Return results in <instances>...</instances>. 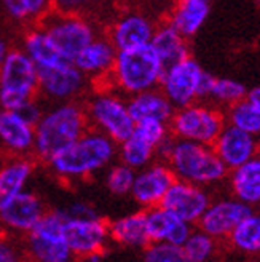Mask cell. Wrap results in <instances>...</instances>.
<instances>
[{"instance_id": "cell-1", "label": "cell", "mask_w": 260, "mask_h": 262, "mask_svg": "<svg viewBox=\"0 0 260 262\" xmlns=\"http://www.w3.org/2000/svg\"><path fill=\"white\" fill-rule=\"evenodd\" d=\"M88 115L83 106L64 102L43 114L35 125L34 152L38 159L50 162L53 157L66 150L89 129Z\"/></svg>"}, {"instance_id": "cell-2", "label": "cell", "mask_w": 260, "mask_h": 262, "mask_svg": "<svg viewBox=\"0 0 260 262\" xmlns=\"http://www.w3.org/2000/svg\"><path fill=\"white\" fill-rule=\"evenodd\" d=\"M119 144L101 131L89 128L72 146L53 157L48 163L62 179H85L112 163Z\"/></svg>"}, {"instance_id": "cell-3", "label": "cell", "mask_w": 260, "mask_h": 262, "mask_svg": "<svg viewBox=\"0 0 260 262\" xmlns=\"http://www.w3.org/2000/svg\"><path fill=\"white\" fill-rule=\"evenodd\" d=\"M163 74L164 66L149 43L119 51L107 80L115 91L129 98L142 91L160 88Z\"/></svg>"}, {"instance_id": "cell-4", "label": "cell", "mask_w": 260, "mask_h": 262, "mask_svg": "<svg viewBox=\"0 0 260 262\" xmlns=\"http://www.w3.org/2000/svg\"><path fill=\"white\" fill-rule=\"evenodd\" d=\"M164 162L170 165L176 179L201 187L212 186L228 178V168L222 163L212 146L176 139Z\"/></svg>"}, {"instance_id": "cell-5", "label": "cell", "mask_w": 260, "mask_h": 262, "mask_svg": "<svg viewBox=\"0 0 260 262\" xmlns=\"http://www.w3.org/2000/svg\"><path fill=\"white\" fill-rule=\"evenodd\" d=\"M225 125V111L206 101H197L185 107L176 109L170 120L171 135L176 139L198 142L204 146H212Z\"/></svg>"}, {"instance_id": "cell-6", "label": "cell", "mask_w": 260, "mask_h": 262, "mask_svg": "<svg viewBox=\"0 0 260 262\" xmlns=\"http://www.w3.org/2000/svg\"><path fill=\"white\" fill-rule=\"evenodd\" d=\"M38 90V68L21 50H13L0 66V109L19 111Z\"/></svg>"}, {"instance_id": "cell-7", "label": "cell", "mask_w": 260, "mask_h": 262, "mask_svg": "<svg viewBox=\"0 0 260 262\" xmlns=\"http://www.w3.org/2000/svg\"><path fill=\"white\" fill-rule=\"evenodd\" d=\"M64 211H50L26 233L24 248L29 262H74L77 256L64 238Z\"/></svg>"}, {"instance_id": "cell-8", "label": "cell", "mask_w": 260, "mask_h": 262, "mask_svg": "<svg viewBox=\"0 0 260 262\" xmlns=\"http://www.w3.org/2000/svg\"><path fill=\"white\" fill-rule=\"evenodd\" d=\"M89 126L122 144L133 135L136 122L128 109V101L112 90H101L86 104Z\"/></svg>"}, {"instance_id": "cell-9", "label": "cell", "mask_w": 260, "mask_h": 262, "mask_svg": "<svg viewBox=\"0 0 260 262\" xmlns=\"http://www.w3.org/2000/svg\"><path fill=\"white\" fill-rule=\"evenodd\" d=\"M46 31L64 59L74 62L77 55L96 38L94 28L80 15H64L53 10L43 19Z\"/></svg>"}, {"instance_id": "cell-10", "label": "cell", "mask_w": 260, "mask_h": 262, "mask_svg": "<svg viewBox=\"0 0 260 262\" xmlns=\"http://www.w3.org/2000/svg\"><path fill=\"white\" fill-rule=\"evenodd\" d=\"M206 71L201 64L187 56L173 66H168L160 82V90L176 109L201 101V83Z\"/></svg>"}, {"instance_id": "cell-11", "label": "cell", "mask_w": 260, "mask_h": 262, "mask_svg": "<svg viewBox=\"0 0 260 262\" xmlns=\"http://www.w3.org/2000/svg\"><path fill=\"white\" fill-rule=\"evenodd\" d=\"M64 238L77 257L86 259L91 254L104 253L110 240L109 222L99 216L89 219H74L66 216Z\"/></svg>"}, {"instance_id": "cell-12", "label": "cell", "mask_w": 260, "mask_h": 262, "mask_svg": "<svg viewBox=\"0 0 260 262\" xmlns=\"http://www.w3.org/2000/svg\"><path fill=\"white\" fill-rule=\"evenodd\" d=\"M252 211V206L237 200L235 196L233 199L216 200L207 206V209L197 222V226L200 230L224 243L240 222Z\"/></svg>"}, {"instance_id": "cell-13", "label": "cell", "mask_w": 260, "mask_h": 262, "mask_svg": "<svg viewBox=\"0 0 260 262\" xmlns=\"http://www.w3.org/2000/svg\"><path fill=\"white\" fill-rule=\"evenodd\" d=\"M211 195L204 187L176 179L160 205L176 214L179 219L188 222L192 226H197V222L207 206L211 205Z\"/></svg>"}, {"instance_id": "cell-14", "label": "cell", "mask_w": 260, "mask_h": 262, "mask_svg": "<svg viewBox=\"0 0 260 262\" xmlns=\"http://www.w3.org/2000/svg\"><path fill=\"white\" fill-rule=\"evenodd\" d=\"M174 181L176 176L173 169L164 160L152 162L146 168L136 171L131 196L144 209L158 206Z\"/></svg>"}, {"instance_id": "cell-15", "label": "cell", "mask_w": 260, "mask_h": 262, "mask_svg": "<svg viewBox=\"0 0 260 262\" xmlns=\"http://www.w3.org/2000/svg\"><path fill=\"white\" fill-rule=\"evenodd\" d=\"M86 85V75L70 61L38 69V90L53 99L66 101L80 95Z\"/></svg>"}, {"instance_id": "cell-16", "label": "cell", "mask_w": 260, "mask_h": 262, "mask_svg": "<svg viewBox=\"0 0 260 262\" xmlns=\"http://www.w3.org/2000/svg\"><path fill=\"white\" fill-rule=\"evenodd\" d=\"M212 149L222 163L228 168V171L249 162L260 154L257 136L241 131L228 123L214 141Z\"/></svg>"}, {"instance_id": "cell-17", "label": "cell", "mask_w": 260, "mask_h": 262, "mask_svg": "<svg viewBox=\"0 0 260 262\" xmlns=\"http://www.w3.org/2000/svg\"><path fill=\"white\" fill-rule=\"evenodd\" d=\"M155 29H157V26L152 23L150 18L133 11L116 18V21L110 26L107 37L113 47L122 51L149 45L152 42Z\"/></svg>"}, {"instance_id": "cell-18", "label": "cell", "mask_w": 260, "mask_h": 262, "mask_svg": "<svg viewBox=\"0 0 260 262\" xmlns=\"http://www.w3.org/2000/svg\"><path fill=\"white\" fill-rule=\"evenodd\" d=\"M45 213L40 196L24 190L0 209V222L13 232L29 233Z\"/></svg>"}, {"instance_id": "cell-19", "label": "cell", "mask_w": 260, "mask_h": 262, "mask_svg": "<svg viewBox=\"0 0 260 262\" xmlns=\"http://www.w3.org/2000/svg\"><path fill=\"white\" fill-rule=\"evenodd\" d=\"M146 222L149 238L152 242H166L184 246L193 232V226L179 219L161 205L146 209Z\"/></svg>"}, {"instance_id": "cell-20", "label": "cell", "mask_w": 260, "mask_h": 262, "mask_svg": "<svg viewBox=\"0 0 260 262\" xmlns=\"http://www.w3.org/2000/svg\"><path fill=\"white\" fill-rule=\"evenodd\" d=\"M119 50L113 47L109 37H96L89 42L74 59V64L79 68L86 77L91 78H109L113 64L116 59Z\"/></svg>"}, {"instance_id": "cell-21", "label": "cell", "mask_w": 260, "mask_h": 262, "mask_svg": "<svg viewBox=\"0 0 260 262\" xmlns=\"http://www.w3.org/2000/svg\"><path fill=\"white\" fill-rule=\"evenodd\" d=\"M212 0H174L168 23L187 38L197 35L209 18Z\"/></svg>"}, {"instance_id": "cell-22", "label": "cell", "mask_w": 260, "mask_h": 262, "mask_svg": "<svg viewBox=\"0 0 260 262\" xmlns=\"http://www.w3.org/2000/svg\"><path fill=\"white\" fill-rule=\"evenodd\" d=\"M126 101H128L129 114H131L136 123L146 120H158V122L170 123L176 111V107L164 96V93L160 88L142 91V93L129 96Z\"/></svg>"}, {"instance_id": "cell-23", "label": "cell", "mask_w": 260, "mask_h": 262, "mask_svg": "<svg viewBox=\"0 0 260 262\" xmlns=\"http://www.w3.org/2000/svg\"><path fill=\"white\" fill-rule=\"evenodd\" d=\"M0 142L13 154L29 152L34 149L35 126L15 111L0 109Z\"/></svg>"}, {"instance_id": "cell-24", "label": "cell", "mask_w": 260, "mask_h": 262, "mask_svg": "<svg viewBox=\"0 0 260 262\" xmlns=\"http://www.w3.org/2000/svg\"><path fill=\"white\" fill-rule=\"evenodd\" d=\"M231 195L252 208L260 206V154L228 171Z\"/></svg>"}, {"instance_id": "cell-25", "label": "cell", "mask_w": 260, "mask_h": 262, "mask_svg": "<svg viewBox=\"0 0 260 262\" xmlns=\"http://www.w3.org/2000/svg\"><path fill=\"white\" fill-rule=\"evenodd\" d=\"M109 235L110 240L125 248H144L150 243L147 222H146V209L122 216L109 222Z\"/></svg>"}, {"instance_id": "cell-26", "label": "cell", "mask_w": 260, "mask_h": 262, "mask_svg": "<svg viewBox=\"0 0 260 262\" xmlns=\"http://www.w3.org/2000/svg\"><path fill=\"white\" fill-rule=\"evenodd\" d=\"M150 45L157 51V55L161 59L164 69L168 66H173L182 59H185L187 56H190L188 38L182 35L174 26H171L168 21L157 26Z\"/></svg>"}, {"instance_id": "cell-27", "label": "cell", "mask_w": 260, "mask_h": 262, "mask_svg": "<svg viewBox=\"0 0 260 262\" xmlns=\"http://www.w3.org/2000/svg\"><path fill=\"white\" fill-rule=\"evenodd\" d=\"M32 168V163L26 159H15L0 168V209L24 192Z\"/></svg>"}, {"instance_id": "cell-28", "label": "cell", "mask_w": 260, "mask_h": 262, "mask_svg": "<svg viewBox=\"0 0 260 262\" xmlns=\"http://www.w3.org/2000/svg\"><path fill=\"white\" fill-rule=\"evenodd\" d=\"M225 245L240 254L260 257V211L246 216L230 233Z\"/></svg>"}, {"instance_id": "cell-29", "label": "cell", "mask_w": 260, "mask_h": 262, "mask_svg": "<svg viewBox=\"0 0 260 262\" xmlns=\"http://www.w3.org/2000/svg\"><path fill=\"white\" fill-rule=\"evenodd\" d=\"M24 53L28 55L38 69L40 68H53V66L66 62L59 50L50 38L43 28L31 31L24 38Z\"/></svg>"}, {"instance_id": "cell-30", "label": "cell", "mask_w": 260, "mask_h": 262, "mask_svg": "<svg viewBox=\"0 0 260 262\" xmlns=\"http://www.w3.org/2000/svg\"><path fill=\"white\" fill-rule=\"evenodd\" d=\"M119 155L122 163L139 171L153 162V159L157 157V149L133 131L131 136L119 144Z\"/></svg>"}, {"instance_id": "cell-31", "label": "cell", "mask_w": 260, "mask_h": 262, "mask_svg": "<svg viewBox=\"0 0 260 262\" xmlns=\"http://www.w3.org/2000/svg\"><path fill=\"white\" fill-rule=\"evenodd\" d=\"M225 120L228 125L235 126L246 133L258 136L260 135V109L252 101L244 98L233 106L225 109Z\"/></svg>"}, {"instance_id": "cell-32", "label": "cell", "mask_w": 260, "mask_h": 262, "mask_svg": "<svg viewBox=\"0 0 260 262\" xmlns=\"http://www.w3.org/2000/svg\"><path fill=\"white\" fill-rule=\"evenodd\" d=\"M249 90L244 83L228 77H214V82L206 102H211L220 109H227L235 102L248 98Z\"/></svg>"}, {"instance_id": "cell-33", "label": "cell", "mask_w": 260, "mask_h": 262, "mask_svg": "<svg viewBox=\"0 0 260 262\" xmlns=\"http://www.w3.org/2000/svg\"><path fill=\"white\" fill-rule=\"evenodd\" d=\"M222 242L200 229H193L188 240L184 243V251L190 262H211L216 259Z\"/></svg>"}, {"instance_id": "cell-34", "label": "cell", "mask_w": 260, "mask_h": 262, "mask_svg": "<svg viewBox=\"0 0 260 262\" xmlns=\"http://www.w3.org/2000/svg\"><path fill=\"white\" fill-rule=\"evenodd\" d=\"M142 262H190L184 246L166 243V242H152L144 248Z\"/></svg>"}, {"instance_id": "cell-35", "label": "cell", "mask_w": 260, "mask_h": 262, "mask_svg": "<svg viewBox=\"0 0 260 262\" xmlns=\"http://www.w3.org/2000/svg\"><path fill=\"white\" fill-rule=\"evenodd\" d=\"M136 178V169L125 163L113 165L106 176V186L113 195H128L131 193Z\"/></svg>"}, {"instance_id": "cell-36", "label": "cell", "mask_w": 260, "mask_h": 262, "mask_svg": "<svg viewBox=\"0 0 260 262\" xmlns=\"http://www.w3.org/2000/svg\"><path fill=\"white\" fill-rule=\"evenodd\" d=\"M0 262H29L26 248L19 246L8 232H0Z\"/></svg>"}, {"instance_id": "cell-37", "label": "cell", "mask_w": 260, "mask_h": 262, "mask_svg": "<svg viewBox=\"0 0 260 262\" xmlns=\"http://www.w3.org/2000/svg\"><path fill=\"white\" fill-rule=\"evenodd\" d=\"M64 214L67 217H74V219H89V217H98L96 209L85 203V202H75L72 203L67 209H62Z\"/></svg>"}, {"instance_id": "cell-38", "label": "cell", "mask_w": 260, "mask_h": 262, "mask_svg": "<svg viewBox=\"0 0 260 262\" xmlns=\"http://www.w3.org/2000/svg\"><path fill=\"white\" fill-rule=\"evenodd\" d=\"M4 8L13 19H28L29 10H28V0H2Z\"/></svg>"}, {"instance_id": "cell-39", "label": "cell", "mask_w": 260, "mask_h": 262, "mask_svg": "<svg viewBox=\"0 0 260 262\" xmlns=\"http://www.w3.org/2000/svg\"><path fill=\"white\" fill-rule=\"evenodd\" d=\"M89 0H53V10L64 15H79Z\"/></svg>"}, {"instance_id": "cell-40", "label": "cell", "mask_w": 260, "mask_h": 262, "mask_svg": "<svg viewBox=\"0 0 260 262\" xmlns=\"http://www.w3.org/2000/svg\"><path fill=\"white\" fill-rule=\"evenodd\" d=\"M22 119L26 120V122H29L31 125H37L38 123V120L42 119V111H40V107H38V104L34 101V99H29L28 102L24 104V106L19 109V111H16Z\"/></svg>"}, {"instance_id": "cell-41", "label": "cell", "mask_w": 260, "mask_h": 262, "mask_svg": "<svg viewBox=\"0 0 260 262\" xmlns=\"http://www.w3.org/2000/svg\"><path fill=\"white\" fill-rule=\"evenodd\" d=\"M51 7H53V0H28L29 18H38L46 15Z\"/></svg>"}, {"instance_id": "cell-42", "label": "cell", "mask_w": 260, "mask_h": 262, "mask_svg": "<svg viewBox=\"0 0 260 262\" xmlns=\"http://www.w3.org/2000/svg\"><path fill=\"white\" fill-rule=\"evenodd\" d=\"M248 99L252 101L255 106L260 109V85L258 86H254L252 90H249V93H248Z\"/></svg>"}, {"instance_id": "cell-43", "label": "cell", "mask_w": 260, "mask_h": 262, "mask_svg": "<svg viewBox=\"0 0 260 262\" xmlns=\"http://www.w3.org/2000/svg\"><path fill=\"white\" fill-rule=\"evenodd\" d=\"M8 53H10V50H8V47H7L4 38L0 37V66L4 64V61H5V58H7Z\"/></svg>"}, {"instance_id": "cell-44", "label": "cell", "mask_w": 260, "mask_h": 262, "mask_svg": "<svg viewBox=\"0 0 260 262\" xmlns=\"http://www.w3.org/2000/svg\"><path fill=\"white\" fill-rule=\"evenodd\" d=\"M257 139H258V147H260V135L257 136Z\"/></svg>"}, {"instance_id": "cell-45", "label": "cell", "mask_w": 260, "mask_h": 262, "mask_svg": "<svg viewBox=\"0 0 260 262\" xmlns=\"http://www.w3.org/2000/svg\"><path fill=\"white\" fill-rule=\"evenodd\" d=\"M254 2H255V4H260V0H254Z\"/></svg>"}, {"instance_id": "cell-46", "label": "cell", "mask_w": 260, "mask_h": 262, "mask_svg": "<svg viewBox=\"0 0 260 262\" xmlns=\"http://www.w3.org/2000/svg\"><path fill=\"white\" fill-rule=\"evenodd\" d=\"M211 262H222V260H216V259H214V260H211Z\"/></svg>"}]
</instances>
